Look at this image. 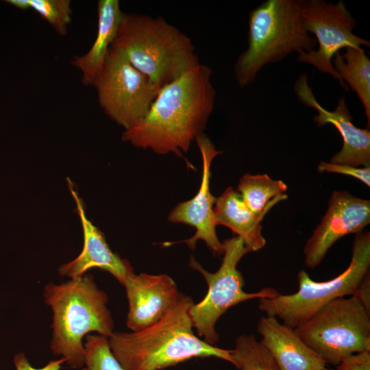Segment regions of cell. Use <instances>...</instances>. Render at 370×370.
<instances>
[{
	"instance_id": "obj_1",
	"label": "cell",
	"mask_w": 370,
	"mask_h": 370,
	"mask_svg": "<svg viewBox=\"0 0 370 370\" xmlns=\"http://www.w3.org/2000/svg\"><path fill=\"white\" fill-rule=\"evenodd\" d=\"M212 71L198 63L161 88L146 116L123 134V140L157 154L182 156L204 134L213 111Z\"/></svg>"
},
{
	"instance_id": "obj_2",
	"label": "cell",
	"mask_w": 370,
	"mask_h": 370,
	"mask_svg": "<svg viewBox=\"0 0 370 370\" xmlns=\"http://www.w3.org/2000/svg\"><path fill=\"white\" fill-rule=\"evenodd\" d=\"M194 302L182 293L160 321L142 330L114 332L111 350L124 370H160L193 358L216 357L234 365L232 349L208 344L193 332L190 311Z\"/></svg>"
},
{
	"instance_id": "obj_3",
	"label": "cell",
	"mask_w": 370,
	"mask_h": 370,
	"mask_svg": "<svg viewBox=\"0 0 370 370\" xmlns=\"http://www.w3.org/2000/svg\"><path fill=\"white\" fill-rule=\"evenodd\" d=\"M43 297L53 312L51 352L64 358L70 368H82L84 337L97 332L109 338L114 332L107 294L92 275L84 274L60 284H46Z\"/></svg>"
},
{
	"instance_id": "obj_4",
	"label": "cell",
	"mask_w": 370,
	"mask_h": 370,
	"mask_svg": "<svg viewBox=\"0 0 370 370\" xmlns=\"http://www.w3.org/2000/svg\"><path fill=\"white\" fill-rule=\"evenodd\" d=\"M111 47L159 88L199 63L190 38L160 16L123 13Z\"/></svg>"
},
{
	"instance_id": "obj_5",
	"label": "cell",
	"mask_w": 370,
	"mask_h": 370,
	"mask_svg": "<svg viewBox=\"0 0 370 370\" xmlns=\"http://www.w3.org/2000/svg\"><path fill=\"white\" fill-rule=\"evenodd\" d=\"M302 0H267L249 13L248 47L234 67L241 87L251 84L267 64L292 53L314 50L317 41L304 26Z\"/></svg>"
},
{
	"instance_id": "obj_6",
	"label": "cell",
	"mask_w": 370,
	"mask_h": 370,
	"mask_svg": "<svg viewBox=\"0 0 370 370\" xmlns=\"http://www.w3.org/2000/svg\"><path fill=\"white\" fill-rule=\"evenodd\" d=\"M369 268L370 234L361 232L354 238L350 263L341 274L327 281L317 282L301 269L297 274L299 288L295 293L260 299L258 308L295 329L331 301L354 295Z\"/></svg>"
},
{
	"instance_id": "obj_7",
	"label": "cell",
	"mask_w": 370,
	"mask_h": 370,
	"mask_svg": "<svg viewBox=\"0 0 370 370\" xmlns=\"http://www.w3.org/2000/svg\"><path fill=\"white\" fill-rule=\"evenodd\" d=\"M295 331L325 363L370 351V313L354 295L331 301Z\"/></svg>"
},
{
	"instance_id": "obj_8",
	"label": "cell",
	"mask_w": 370,
	"mask_h": 370,
	"mask_svg": "<svg viewBox=\"0 0 370 370\" xmlns=\"http://www.w3.org/2000/svg\"><path fill=\"white\" fill-rule=\"evenodd\" d=\"M223 245L222 263L214 273L206 271L193 256L189 261L190 267L204 276L208 286L205 297L193 304L190 311L193 328L204 341L212 345H215L219 338L216 323L229 308L249 299L273 298L280 294L271 287L254 293L244 291V278L237 265L249 251L238 236L225 240Z\"/></svg>"
},
{
	"instance_id": "obj_9",
	"label": "cell",
	"mask_w": 370,
	"mask_h": 370,
	"mask_svg": "<svg viewBox=\"0 0 370 370\" xmlns=\"http://www.w3.org/2000/svg\"><path fill=\"white\" fill-rule=\"evenodd\" d=\"M92 86L100 107L125 130L146 116L160 89L111 47Z\"/></svg>"
},
{
	"instance_id": "obj_10",
	"label": "cell",
	"mask_w": 370,
	"mask_h": 370,
	"mask_svg": "<svg viewBox=\"0 0 370 370\" xmlns=\"http://www.w3.org/2000/svg\"><path fill=\"white\" fill-rule=\"evenodd\" d=\"M301 11L304 28L315 36L318 49L300 53L297 61L331 75L344 90L348 91L349 87L332 65V59L341 49L369 47V41L354 33L356 21L341 0L336 3L302 0Z\"/></svg>"
},
{
	"instance_id": "obj_11",
	"label": "cell",
	"mask_w": 370,
	"mask_h": 370,
	"mask_svg": "<svg viewBox=\"0 0 370 370\" xmlns=\"http://www.w3.org/2000/svg\"><path fill=\"white\" fill-rule=\"evenodd\" d=\"M369 223V200L347 190L334 191L325 215L305 245L306 266L309 269L318 267L335 242L347 234L362 232Z\"/></svg>"
},
{
	"instance_id": "obj_12",
	"label": "cell",
	"mask_w": 370,
	"mask_h": 370,
	"mask_svg": "<svg viewBox=\"0 0 370 370\" xmlns=\"http://www.w3.org/2000/svg\"><path fill=\"white\" fill-rule=\"evenodd\" d=\"M202 159V177L197 194L190 200L179 203L170 212L168 220L174 223L189 225L195 229L191 238L181 242L195 249L198 240L204 241L214 255L223 254V245L216 232L214 205L216 197L210 190V166L214 158L223 153L204 134L195 140Z\"/></svg>"
},
{
	"instance_id": "obj_13",
	"label": "cell",
	"mask_w": 370,
	"mask_h": 370,
	"mask_svg": "<svg viewBox=\"0 0 370 370\" xmlns=\"http://www.w3.org/2000/svg\"><path fill=\"white\" fill-rule=\"evenodd\" d=\"M295 92L298 99L306 106L316 110L317 114L313 121L318 126L327 123L333 125L343 139V147L331 159L330 162L354 167H370V131L355 126L346 103L342 97L333 111L323 108L317 101L309 86L307 75H301L295 81Z\"/></svg>"
},
{
	"instance_id": "obj_14",
	"label": "cell",
	"mask_w": 370,
	"mask_h": 370,
	"mask_svg": "<svg viewBox=\"0 0 370 370\" xmlns=\"http://www.w3.org/2000/svg\"><path fill=\"white\" fill-rule=\"evenodd\" d=\"M126 291V325L132 332L147 328L162 319L176 304L180 293L166 274H130L122 284Z\"/></svg>"
},
{
	"instance_id": "obj_15",
	"label": "cell",
	"mask_w": 370,
	"mask_h": 370,
	"mask_svg": "<svg viewBox=\"0 0 370 370\" xmlns=\"http://www.w3.org/2000/svg\"><path fill=\"white\" fill-rule=\"evenodd\" d=\"M67 181L81 220L84 245L77 257L59 267V275L73 279L84 275L90 269L98 268L109 272L123 284L125 278L134 272L130 264L111 250L103 233L88 219L82 200L72 182L69 179Z\"/></svg>"
},
{
	"instance_id": "obj_16",
	"label": "cell",
	"mask_w": 370,
	"mask_h": 370,
	"mask_svg": "<svg viewBox=\"0 0 370 370\" xmlns=\"http://www.w3.org/2000/svg\"><path fill=\"white\" fill-rule=\"evenodd\" d=\"M260 341L269 352L280 370H321L324 360L308 346L295 329L280 323L277 317H262L257 325Z\"/></svg>"
},
{
	"instance_id": "obj_17",
	"label": "cell",
	"mask_w": 370,
	"mask_h": 370,
	"mask_svg": "<svg viewBox=\"0 0 370 370\" xmlns=\"http://www.w3.org/2000/svg\"><path fill=\"white\" fill-rule=\"evenodd\" d=\"M97 14V32L93 44L85 54L75 56L71 61L82 73V81L86 86H92L101 69L116 38L123 12L119 0H99Z\"/></svg>"
},
{
	"instance_id": "obj_18",
	"label": "cell",
	"mask_w": 370,
	"mask_h": 370,
	"mask_svg": "<svg viewBox=\"0 0 370 370\" xmlns=\"http://www.w3.org/2000/svg\"><path fill=\"white\" fill-rule=\"evenodd\" d=\"M214 214L217 225L229 227L243 239L249 252L258 251L265 246L266 240L260 225L265 214H255L232 187L227 188L216 198Z\"/></svg>"
},
{
	"instance_id": "obj_19",
	"label": "cell",
	"mask_w": 370,
	"mask_h": 370,
	"mask_svg": "<svg viewBox=\"0 0 370 370\" xmlns=\"http://www.w3.org/2000/svg\"><path fill=\"white\" fill-rule=\"evenodd\" d=\"M332 65L341 79L358 97L370 125V60L363 48L348 47L341 54L336 53Z\"/></svg>"
},
{
	"instance_id": "obj_20",
	"label": "cell",
	"mask_w": 370,
	"mask_h": 370,
	"mask_svg": "<svg viewBox=\"0 0 370 370\" xmlns=\"http://www.w3.org/2000/svg\"><path fill=\"white\" fill-rule=\"evenodd\" d=\"M286 184L267 174H244L239 180L237 191L247 206L256 215L266 214L277 202L286 199Z\"/></svg>"
},
{
	"instance_id": "obj_21",
	"label": "cell",
	"mask_w": 370,
	"mask_h": 370,
	"mask_svg": "<svg viewBox=\"0 0 370 370\" xmlns=\"http://www.w3.org/2000/svg\"><path fill=\"white\" fill-rule=\"evenodd\" d=\"M232 356L234 366L239 370H280L269 352L253 334L238 336Z\"/></svg>"
},
{
	"instance_id": "obj_22",
	"label": "cell",
	"mask_w": 370,
	"mask_h": 370,
	"mask_svg": "<svg viewBox=\"0 0 370 370\" xmlns=\"http://www.w3.org/2000/svg\"><path fill=\"white\" fill-rule=\"evenodd\" d=\"M85 339L82 370H124L112 352L108 337L89 334Z\"/></svg>"
},
{
	"instance_id": "obj_23",
	"label": "cell",
	"mask_w": 370,
	"mask_h": 370,
	"mask_svg": "<svg viewBox=\"0 0 370 370\" xmlns=\"http://www.w3.org/2000/svg\"><path fill=\"white\" fill-rule=\"evenodd\" d=\"M45 19L60 36H65L72 21L69 0H31V8Z\"/></svg>"
},
{
	"instance_id": "obj_24",
	"label": "cell",
	"mask_w": 370,
	"mask_h": 370,
	"mask_svg": "<svg viewBox=\"0 0 370 370\" xmlns=\"http://www.w3.org/2000/svg\"><path fill=\"white\" fill-rule=\"evenodd\" d=\"M317 170L319 173H334L352 176L370 186V167L358 168L346 164L321 162Z\"/></svg>"
},
{
	"instance_id": "obj_25",
	"label": "cell",
	"mask_w": 370,
	"mask_h": 370,
	"mask_svg": "<svg viewBox=\"0 0 370 370\" xmlns=\"http://www.w3.org/2000/svg\"><path fill=\"white\" fill-rule=\"evenodd\" d=\"M336 370H370V351L347 357L337 365Z\"/></svg>"
},
{
	"instance_id": "obj_26",
	"label": "cell",
	"mask_w": 370,
	"mask_h": 370,
	"mask_svg": "<svg viewBox=\"0 0 370 370\" xmlns=\"http://www.w3.org/2000/svg\"><path fill=\"white\" fill-rule=\"evenodd\" d=\"M63 363H65V359L60 358L57 360H50L42 367L36 368L32 365L25 353H18L14 356L16 370H60Z\"/></svg>"
},
{
	"instance_id": "obj_27",
	"label": "cell",
	"mask_w": 370,
	"mask_h": 370,
	"mask_svg": "<svg viewBox=\"0 0 370 370\" xmlns=\"http://www.w3.org/2000/svg\"><path fill=\"white\" fill-rule=\"evenodd\" d=\"M354 296L359 302L370 313V274L369 273L360 283Z\"/></svg>"
},
{
	"instance_id": "obj_28",
	"label": "cell",
	"mask_w": 370,
	"mask_h": 370,
	"mask_svg": "<svg viewBox=\"0 0 370 370\" xmlns=\"http://www.w3.org/2000/svg\"><path fill=\"white\" fill-rule=\"evenodd\" d=\"M8 4L22 10L31 8V0H7Z\"/></svg>"
},
{
	"instance_id": "obj_29",
	"label": "cell",
	"mask_w": 370,
	"mask_h": 370,
	"mask_svg": "<svg viewBox=\"0 0 370 370\" xmlns=\"http://www.w3.org/2000/svg\"><path fill=\"white\" fill-rule=\"evenodd\" d=\"M321 370H334V369H328V368H325H325H323V369H321Z\"/></svg>"
}]
</instances>
